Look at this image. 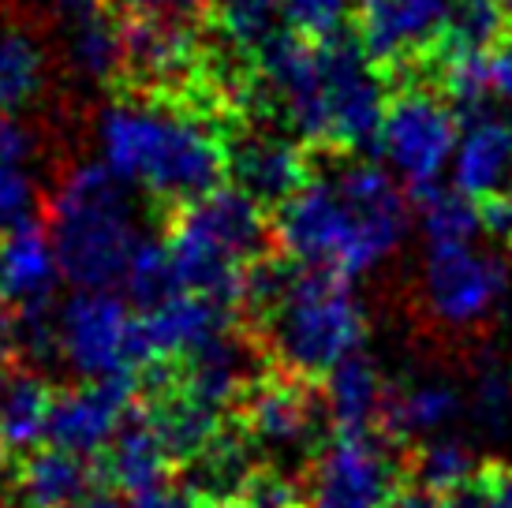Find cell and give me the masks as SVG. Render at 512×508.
I'll use <instances>...</instances> for the list:
<instances>
[{
    "label": "cell",
    "instance_id": "obj_46",
    "mask_svg": "<svg viewBox=\"0 0 512 508\" xmlns=\"http://www.w3.org/2000/svg\"><path fill=\"white\" fill-rule=\"evenodd\" d=\"M8 482V445L0 441V486Z\"/></svg>",
    "mask_w": 512,
    "mask_h": 508
},
{
    "label": "cell",
    "instance_id": "obj_32",
    "mask_svg": "<svg viewBox=\"0 0 512 508\" xmlns=\"http://www.w3.org/2000/svg\"><path fill=\"white\" fill-rule=\"evenodd\" d=\"M505 12L498 0H453L449 34L438 57H490L501 45Z\"/></svg>",
    "mask_w": 512,
    "mask_h": 508
},
{
    "label": "cell",
    "instance_id": "obj_26",
    "mask_svg": "<svg viewBox=\"0 0 512 508\" xmlns=\"http://www.w3.org/2000/svg\"><path fill=\"white\" fill-rule=\"evenodd\" d=\"M57 393L38 374H15L0 393V441L8 449H34L49 441Z\"/></svg>",
    "mask_w": 512,
    "mask_h": 508
},
{
    "label": "cell",
    "instance_id": "obj_25",
    "mask_svg": "<svg viewBox=\"0 0 512 508\" xmlns=\"http://www.w3.org/2000/svg\"><path fill=\"white\" fill-rule=\"evenodd\" d=\"M68 68L83 83H113L120 71H128V30L101 8H86L72 19L68 30Z\"/></svg>",
    "mask_w": 512,
    "mask_h": 508
},
{
    "label": "cell",
    "instance_id": "obj_15",
    "mask_svg": "<svg viewBox=\"0 0 512 508\" xmlns=\"http://www.w3.org/2000/svg\"><path fill=\"white\" fill-rule=\"evenodd\" d=\"M232 314L236 307L228 303L199 292H176L143 314L150 359H195L210 344L232 337Z\"/></svg>",
    "mask_w": 512,
    "mask_h": 508
},
{
    "label": "cell",
    "instance_id": "obj_6",
    "mask_svg": "<svg viewBox=\"0 0 512 508\" xmlns=\"http://www.w3.org/2000/svg\"><path fill=\"white\" fill-rule=\"evenodd\" d=\"M53 355L83 381H131L150 359L143 318L113 288H75L53 311Z\"/></svg>",
    "mask_w": 512,
    "mask_h": 508
},
{
    "label": "cell",
    "instance_id": "obj_38",
    "mask_svg": "<svg viewBox=\"0 0 512 508\" xmlns=\"http://www.w3.org/2000/svg\"><path fill=\"white\" fill-rule=\"evenodd\" d=\"M83 508H195L191 490H176V486H157L146 494H94Z\"/></svg>",
    "mask_w": 512,
    "mask_h": 508
},
{
    "label": "cell",
    "instance_id": "obj_49",
    "mask_svg": "<svg viewBox=\"0 0 512 508\" xmlns=\"http://www.w3.org/2000/svg\"><path fill=\"white\" fill-rule=\"evenodd\" d=\"M4 303H8V296H4V281H0V314H4Z\"/></svg>",
    "mask_w": 512,
    "mask_h": 508
},
{
    "label": "cell",
    "instance_id": "obj_29",
    "mask_svg": "<svg viewBox=\"0 0 512 508\" xmlns=\"http://www.w3.org/2000/svg\"><path fill=\"white\" fill-rule=\"evenodd\" d=\"M415 475H419V486L430 490V494H441V497L468 494L471 486L483 479V471H479V449L468 438H460V434L434 438L427 445H419Z\"/></svg>",
    "mask_w": 512,
    "mask_h": 508
},
{
    "label": "cell",
    "instance_id": "obj_48",
    "mask_svg": "<svg viewBox=\"0 0 512 508\" xmlns=\"http://www.w3.org/2000/svg\"><path fill=\"white\" fill-rule=\"evenodd\" d=\"M206 508H243V505H236V501H214V505H206Z\"/></svg>",
    "mask_w": 512,
    "mask_h": 508
},
{
    "label": "cell",
    "instance_id": "obj_20",
    "mask_svg": "<svg viewBox=\"0 0 512 508\" xmlns=\"http://www.w3.org/2000/svg\"><path fill=\"white\" fill-rule=\"evenodd\" d=\"M94 471L86 467L83 456L64 449L30 452L19 467V505L23 508H83L90 501Z\"/></svg>",
    "mask_w": 512,
    "mask_h": 508
},
{
    "label": "cell",
    "instance_id": "obj_2",
    "mask_svg": "<svg viewBox=\"0 0 512 508\" xmlns=\"http://www.w3.org/2000/svg\"><path fill=\"white\" fill-rule=\"evenodd\" d=\"M98 161L131 191L191 206L214 195L228 169V150L214 124L172 101L113 98L94 116Z\"/></svg>",
    "mask_w": 512,
    "mask_h": 508
},
{
    "label": "cell",
    "instance_id": "obj_51",
    "mask_svg": "<svg viewBox=\"0 0 512 508\" xmlns=\"http://www.w3.org/2000/svg\"><path fill=\"white\" fill-rule=\"evenodd\" d=\"M0 508H8V505H0Z\"/></svg>",
    "mask_w": 512,
    "mask_h": 508
},
{
    "label": "cell",
    "instance_id": "obj_7",
    "mask_svg": "<svg viewBox=\"0 0 512 508\" xmlns=\"http://www.w3.org/2000/svg\"><path fill=\"white\" fill-rule=\"evenodd\" d=\"M512 296V269L490 247L427 251L419 273V299L430 322L449 333H475L505 311Z\"/></svg>",
    "mask_w": 512,
    "mask_h": 508
},
{
    "label": "cell",
    "instance_id": "obj_40",
    "mask_svg": "<svg viewBox=\"0 0 512 508\" xmlns=\"http://www.w3.org/2000/svg\"><path fill=\"white\" fill-rule=\"evenodd\" d=\"M38 131L23 116H0V157L12 165H30L38 157Z\"/></svg>",
    "mask_w": 512,
    "mask_h": 508
},
{
    "label": "cell",
    "instance_id": "obj_42",
    "mask_svg": "<svg viewBox=\"0 0 512 508\" xmlns=\"http://www.w3.org/2000/svg\"><path fill=\"white\" fill-rule=\"evenodd\" d=\"M490 90H494V98L512 105V38H505L490 53Z\"/></svg>",
    "mask_w": 512,
    "mask_h": 508
},
{
    "label": "cell",
    "instance_id": "obj_47",
    "mask_svg": "<svg viewBox=\"0 0 512 508\" xmlns=\"http://www.w3.org/2000/svg\"><path fill=\"white\" fill-rule=\"evenodd\" d=\"M498 4H501V12H505V19L512 23V0H498Z\"/></svg>",
    "mask_w": 512,
    "mask_h": 508
},
{
    "label": "cell",
    "instance_id": "obj_37",
    "mask_svg": "<svg viewBox=\"0 0 512 508\" xmlns=\"http://www.w3.org/2000/svg\"><path fill=\"white\" fill-rule=\"evenodd\" d=\"M303 490L281 471H258L251 486L243 490V508H299Z\"/></svg>",
    "mask_w": 512,
    "mask_h": 508
},
{
    "label": "cell",
    "instance_id": "obj_43",
    "mask_svg": "<svg viewBox=\"0 0 512 508\" xmlns=\"http://www.w3.org/2000/svg\"><path fill=\"white\" fill-rule=\"evenodd\" d=\"M486 228L490 232H498L505 240H512V198L509 202H494V206H486Z\"/></svg>",
    "mask_w": 512,
    "mask_h": 508
},
{
    "label": "cell",
    "instance_id": "obj_10",
    "mask_svg": "<svg viewBox=\"0 0 512 508\" xmlns=\"http://www.w3.org/2000/svg\"><path fill=\"white\" fill-rule=\"evenodd\" d=\"M329 64V127L326 142L341 150H359L378 142L385 109V83L378 75V64L363 53L356 42H326Z\"/></svg>",
    "mask_w": 512,
    "mask_h": 508
},
{
    "label": "cell",
    "instance_id": "obj_13",
    "mask_svg": "<svg viewBox=\"0 0 512 508\" xmlns=\"http://www.w3.org/2000/svg\"><path fill=\"white\" fill-rule=\"evenodd\" d=\"M247 441L270 456H303L318 434V404L296 378L255 381L243 400Z\"/></svg>",
    "mask_w": 512,
    "mask_h": 508
},
{
    "label": "cell",
    "instance_id": "obj_22",
    "mask_svg": "<svg viewBox=\"0 0 512 508\" xmlns=\"http://www.w3.org/2000/svg\"><path fill=\"white\" fill-rule=\"evenodd\" d=\"M176 460L150 423V415L131 419L116 441L105 449V475L116 482L120 494H146L157 486H169V464Z\"/></svg>",
    "mask_w": 512,
    "mask_h": 508
},
{
    "label": "cell",
    "instance_id": "obj_39",
    "mask_svg": "<svg viewBox=\"0 0 512 508\" xmlns=\"http://www.w3.org/2000/svg\"><path fill=\"white\" fill-rule=\"evenodd\" d=\"M128 19H169V23H191L206 8V0H113Z\"/></svg>",
    "mask_w": 512,
    "mask_h": 508
},
{
    "label": "cell",
    "instance_id": "obj_4",
    "mask_svg": "<svg viewBox=\"0 0 512 508\" xmlns=\"http://www.w3.org/2000/svg\"><path fill=\"white\" fill-rule=\"evenodd\" d=\"M49 236L75 288H113L124 281L146 240L135 191L101 161H79L57 180L49 195Z\"/></svg>",
    "mask_w": 512,
    "mask_h": 508
},
{
    "label": "cell",
    "instance_id": "obj_18",
    "mask_svg": "<svg viewBox=\"0 0 512 508\" xmlns=\"http://www.w3.org/2000/svg\"><path fill=\"white\" fill-rule=\"evenodd\" d=\"M468 415V393L445 374H419L389 393L385 426L400 441L427 445L434 438L456 434V423Z\"/></svg>",
    "mask_w": 512,
    "mask_h": 508
},
{
    "label": "cell",
    "instance_id": "obj_17",
    "mask_svg": "<svg viewBox=\"0 0 512 508\" xmlns=\"http://www.w3.org/2000/svg\"><path fill=\"white\" fill-rule=\"evenodd\" d=\"M228 169L236 187L262 202V206H285L288 198L307 187V154L296 139L281 131H251L236 142L228 154Z\"/></svg>",
    "mask_w": 512,
    "mask_h": 508
},
{
    "label": "cell",
    "instance_id": "obj_16",
    "mask_svg": "<svg viewBox=\"0 0 512 508\" xmlns=\"http://www.w3.org/2000/svg\"><path fill=\"white\" fill-rule=\"evenodd\" d=\"M0 281L8 303L15 307V318L53 314L49 303L57 284L64 281V266L49 228L27 221L0 240Z\"/></svg>",
    "mask_w": 512,
    "mask_h": 508
},
{
    "label": "cell",
    "instance_id": "obj_23",
    "mask_svg": "<svg viewBox=\"0 0 512 508\" xmlns=\"http://www.w3.org/2000/svg\"><path fill=\"white\" fill-rule=\"evenodd\" d=\"M49 79V53L23 23L0 19V116L27 113Z\"/></svg>",
    "mask_w": 512,
    "mask_h": 508
},
{
    "label": "cell",
    "instance_id": "obj_28",
    "mask_svg": "<svg viewBox=\"0 0 512 508\" xmlns=\"http://www.w3.org/2000/svg\"><path fill=\"white\" fill-rule=\"evenodd\" d=\"M214 19L228 49L255 60L288 34L277 0H217Z\"/></svg>",
    "mask_w": 512,
    "mask_h": 508
},
{
    "label": "cell",
    "instance_id": "obj_21",
    "mask_svg": "<svg viewBox=\"0 0 512 508\" xmlns=\"http://www.w3.org/2000/svg\"><path fill=\"white\" fill-rule=\"evenodd\" d=\"M385 408L389 385L367 355L348 359L326 378V415L341 434H370V426L385 419Z\"/></svg>",
    "mask_w": 512,
    "mask_h": 508
},
{
    "label": "cell",
    "instance_id": "obj_12",
    "mask_svg": "<svg viewBox=\"0 0 512 508\" xmlns=\"http://www.w3.org/2000/svg\"><path fill=\"white\" fill-rule=\"evenodd\" d=\"M131 381H83L53 400L49 445L75 456H94L109 449L116 434L128 426Z\"/></svg>",
    "mask_w": 512,
    "mask_h": 508
},
{
    "label": "cell",
    "instance_id": "obj_1",
    "mask_svg": "<svg viewBox=\"0 0 512 508\" xmlns=\"http://www.w3.org/2000/svg\"><path fill=\"white\" fill-rule=\"evenodd\" d=\"M412 213L400 180L385 165L348 161L307 180L277 206V243L299 269L367 277L393 262L408 240Z\"/></svg>",
    "mask_w": 512,
    "mask_h": 508
},
{
    "label": "cell",
    "instance_id": "obj_45",
    "mask_svg": "<svg viewBox=\"0 0 512 508\" xmlns=\"http://www.w3.org/2000/svg\"><path fill=\"white\" fill-rule=\"evenodd\" d=\"M8 381H12V374H8V355L0 352V393L8 389Z\"/></svg>",
    "mask_w": 512,
    "mask_h": 508
},
{
    "label": "cell",
    "instance_id": "obj_44",
    "mask_svg": "<svg viewBox=\"0 0 512 508\" xmlns=\"http://www.w3.org/2000/svg\"><path fill=\"white\" fill-rule=\"evenodd\" d=\"M57 12H68V15H79L86 8H94V0H49Z\"/></svg>",
    "mask_w": 512,
    "mask_h": 508
},
{
    "label": "cell",
    "instance_id": "obj_19",
    "mask_svg": "<svg viewBox=\"0 0 512 508\" xmlns=\"http://www.w3.org/2000/svg\"><path fill=\"white\" fill-rule=\"evenodd\" d=\"M128 71L150 86H180L199 71L202 49L191 23L169 19H131Z\"/></svg>",
    "mask_w": 512,
    "mask_h": 508
},
{
    "label": "cell",
    "instance_id": "obj_33",
    "mask_svg": "<svg viewBox=\"0 0 512 508\" xmlns=\"http://www.w3.org/2000/svg\"><path fill=\"white\" fill-rule=\"evenodd\" d=\"M468 419L486 441L512 438V367L483 363L468 389Z\"/></svg>",
    "mask_w": 512,
    "mask_h": 508
},
{
    "label": "cell",
    "instance_id": "obj_24",
    "mask_svg": "<svg viewBox=\"0 0 512 508\" xmlns=\"http://www.w3.org/2000/svg\"><path fill=\"white\" fill-rule=\"evenodd\" d=\"M251 363H255L251 352L236 337L217 340L206 352H199L195 359L184 363L180 393L221 415L243 389H251Z\"/></svg>",
    "mask_w": 512,
    "mask_h": 508
},
{
    "label": "cell",
    "instance_id": "obj_30",
    "mask_svg": "<svg viewBox=\"0 0 512 508\" xmlns=\"http://www.w3.org/2000/svg\"><path fill=\"white\" fill-rule=\"evenodd\" d=\"M258 471L251 467V445L243 438L217 434L206 449L191 460V486L214 501H232L243 494Z\"/></svg>",
    "mask_w": 512,
    "mask_h": 508
},
{
    "label": "cell",
    "instance_id": "obj_11",
    "mask_svg": "<svg viewBox=\"0 0 512 508\" xmlns=\"http://www.w3.org/2000/svg\"><path fill=\"white\" fill-rule=\"evenodd\" d=\"M453 0H363L359 45L378 68H404L441 53Z\"/></svg>",
    "mask_w": 512,
    "mask_h": 508
},
{
    "label": "cell",
    "instance_id": "obj_27",
    "mask_svg": "<svg viewBox=\"0 0 512 508\" xmlns=\"http://www.w3.org/2000/svg\"><path fill=\"white\" fill-rule=\"evenodd\" d=\"M419 232L427 240V251L445 247H471L486 232V206L460 191H427L419 206Z\"/></svg>",
    "mask_w": 512,
    "mask_h": 508
},
{
    "label": "cell",
    "instance_id": "obj_31",
    "mask_svg": "<svg viewBox=\"0 0 512 508\" xmlns=\"http://www.w3.org/2000/svg\"><path fill=\"white\" fill-rule=\"evenodd\" d=\"M150 423L157 426V434L165 438L172 456H176V460H187V464L221 434V415L195 404V400H187L180 389L172 396H165V400L150 411Z\"/></svg>",
    "mask_w": 512,
    "mask_h": 508
},
{
    "label": "cell",
    "instance_id": "obj_9",
    "mask_svg": "<svg viewBox=\"0 0 512 508\" xmlns=\"http://www.w3.org/2000/svg\"><path fill=\"white\" fill-rule=\"evenodd\" d=\"M397 460L370 434H337L311 460L303 508H393Z\"/></svg>",
    "mask_w": 512,
    "mask_h": 508
},
{
    "label": "cell",
    "instance_id": "obj_8",
    "mask_svg": "<svg viewBox=\"0 0 512 508\" xmlns=\"http://www.w3.org/2000/svg\"><path fill=\"white\" fill-rule=\"evenodd\" d=\"M460 131L464 127L456 120V109L441 94L427 86H408L397 98H389L382 131H378V150H382L385 169L400 184L427 195L453 169Z\"/></svg>",
    "mask_w": 512,
    "mask_h": 508
},
{
    "label": "cell",
    "instance_id": "obj_34",
    "mask_svg": "<svg viewBox=\"0 0 512 508\" xmlns=\"http://www.w3.org/2000/svg\"><path fill=\"white\" fill-rule=\"evenodd\" d=\"M124 288H128L131 303L143 307V314L154 311L157 303H165L169 296L180 292V288H176V277H172V262H169L165 243L143 240V247L135 251L128 273H124Z\"/></svg>",
    "mask_w": 512,
    "mask_h": 508
},
{
    "label": "cell",
    "instance_id": "obj_36",
    "mask_svg": "<svg viewBox=\"0 0 512 508\" xmlns=\"http://www.w3.org/2000/svg\"><path fill=\"white\" fill-rule=\"evenodd\" d=\"M34 202H38V184L30 165H12L0 157V240L19 225H27Z\"/></svg>",
    "mask_w": 512,
    "mask_h": 508
},
{
    "label": "cell",
    "instance_id": "obj_14",
    "mask_svg": "<svg viewBox=\"0 0 512 508\" xmlns=\"http://www.w3.org/2000/svg\"><path fill=\"white\" fill-rule=\"evenodd\" d=\"M453 187L479 206L512 198V113L479 109L471 116L453 154Z\"/></svg>",
    "mask_w": 512,
    "mask_h": 508
},
{
    "label": "cell",
    "instance_id": "obj_5",
    "mask_svg": "<svg viewBox=\"0 0 512 508\" xmlns=\"http://www.w3.org/2000/svg\"><path fill=\"white\" fill-rule=\"evenodd\" d=\"M266 243L262 202L240 187H217L214 195L184 206L176 217L165 251L180 292H199L217 303H247V266Z\"/></svg>",
    "mask_w": 512,
    "mask_h": 508
},
{
    "label": "cell",
    "instance_id": "obj_41",
    "mask_svg": "<svg viewBox=\"0 0 512 508\" xmlns=\"http://www.w3.org/2000/svg\"><path fill=\"white\" fill-rule=\"evenodd\" d=\"M468 508H512V471H486L468 490Z\"/></svg>",
    "mask_w": 512,
    "mask_h": 508
},
{
    "label": "cell",
    "instance_id": "obj_50",
    "mask_svg": "<svg viewBox=\"0 0 512 508\" xmlns=\"http://www.w3.org/2000/svg\"><path fill=\"white\" fill-rule=\"evenodd\" d=\"M393 508H404V505H393Z\"/></svg>",
    "mask_w": 512,
    "mask_h": 508
},
{
    "label": "cell",
    "instance_id": "obj_3",
    "mask_svg": "<svg viewBox=\"0 0 512 508\" xmlns=\"http://www.w3.org/2000/svg\"><path fill=\"white\" fill-rule=\"evenodd\" d=\"M247 303L266 311L270 352L296 378L326 381L363 355L367 307L348 277L318 269H251Z\"/></svg>",
    "mask_w": 512,
    "mask_h": 508
},
{
    "label": "cell",
    "instance_id": "obj_35",
    "mask_svg": "<svg viewBox=\"0 0 512 508\" xmlns=\"http://www.w3.org/2000/svg\"><path fill=\"white\" fill-rule=\"evenodd\" d=\"M288 30L303 42H337L352 19L356 0H277Z\"/></svg>",
    "mask_w": 512,
    "mask_h": 508
}]
</instances>
